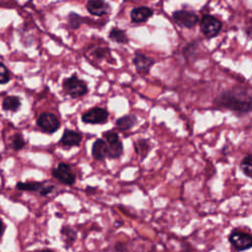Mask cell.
<instances>
[{
  "instance_id": "obj_22",
  "label": "cell",
  "mask_w": 252,
  "mask_h": 252,
  "mask_svg": "<svg viewBox=\"0 0 252 252\" xmlns=\"http://www.w3.org/2000/svg\"><path fill=\"white\" fill-rule=\"evenodd\" d=\"M93 55L95 59L97 60H101V59H105L106 57H111V52L107 47H101L98 46L96 48L94 49Z\"/></svg>"
},
{
  "instance_id": "obj_2",
  "label": "cell",
  "mask_w": 252,
  "mask_h": 252,
  "mask_svg": "<svg viewBox=\"0 0 252 252\" xmlns=\"http://www.w3.org/2000/svg\"><path fill=\"white\" fill-rule=\"evenodd\" d=\"M62 89L66 94L72 98H78L88 94L89 88L85 81L80 79L76 74L67 77L62 82Z\"/></svg>"
},
{
  "instance_id": "obj_20",
  "label": "cell",
  "mask_w": 252,
  "mask_h": 252,
  "mask_svg": "<svg viewBox=\"0 0 252 252\" xmlns=\"http://www.w3.org/2000/svg\"><path fill=\"white\" fill-rule=\"evenodd\" d=\"M83 23H84V18L81 15H79L75 12H71L68 14L67 25H68L69 29L77 30L83 25Z\"/></svg>"
},
{
  "instance_id": "obj_15",
  "label": "cell",
  "mask_w": 252,
  "mask_h": 252,
  "mask_svg": "<svg viewBox=\"0 0 252 252\" xmlns=\"http://www.w3.org/2000/svg\"><path fill=\"white\" fill-rule=\"evenodd\" d=\"M137 123V117L133 114H127L121 116L115 121V126L120 131H128L132 129Z\"/></svg>"
},
{
  "instance_id": "obj_16",
  "label": "cell",
  "mask_w": 252,
  "mask_h": 252,
  "mask_svg": "<svg viewBox=\"0 0 252 252\" xmlns=\"http://www.w3.org/2000/svg\"><path fill=\"white\" fill-rule=\"evenodd\" d=\"M133 145L135 153L141 158V159H144L151 151V143L149 139H138Z\"/></svg>"
},
{
  "instance_id": "obj_21",
  "label": "cell",
  "mask_w": 252,
  "mask_h": 252,
  "mask_svg": "<svg viewBox=\"0 0 252 252\" xmlns=\"http://www.w3.org/2000/svg\"><path fill=\"white\" fill-rule=\"evenodd\" d=\"M251 155L248 154L246 155L240 161L239 167L241 169V171L243 172V174L247 177L251 176Z\"/></svg>"
},
{
  "instance_id": "obj_19",
  "label": "cell",
  "mask_w": 252,
  "mask_h": 252,
  "mask_svg": "<svg viewBox=\"0 0 252 252\" xmlns=\"http://www.w3.org/2000/svg\"><path fill=\"white\" fill-rule=\"evenodd\" d=\"M45 182H19L17 183L16 187L19 190L22 191H38L40 192V190L44 187Z\"/></svg>"
},
{
  "instance_id": "obj_5",
  "label": "cell",
  "mask_w": 252,
  "mask_h": 252,
  "mask_svg": "<svg viewBox=\"0 0 252 252\" xmlns=\"http://www.w3.org/2000/svg\"><path fill=\"white\" fill-rule=\"evenodd\" d=\"M172 19L177 26L186 29L194 28L199 22L198 15L190 10L174 11L172 13Z\"/></svg>"
},
{
  "instance_id": "obj_1",
  "label": "cell",
  "mask_w": 252,
  "mask_h": 252,
  "mask_svg": "<svg viewBox=\"0 0 252 252\" xmlns=\"http://www.w3.org/2000/svg\"><path fill=\"white\" fill-rule=\"evenodd\" d=\"M251 94L243 89L233 88L219 94L214 103L219 107L225 108L237 114H246L251 111Z\"/></svg>"
},
{
  "instance_id": "obj_17",
  "label": "cell",
  "mask_w": 252,
  "mask_h": 252,
  "mask_svg": "<svg viewBox=\"0 0 252 252\" xmlns=\"http://www.w3.org/2000/svg\"><path fill=\"white\" fill-rule=\"evenodd\" d=\"M108 37L112 41L119 44H126L129 42V38L126 32L117 27H113L110 29V31L108 32Z\"/></svg>"
},
{
  "instance_id": "obj_26",
  "label": "cell",
  "mask_w": 252,
  "mask_h": 252,
  "mask_svg": "<svg viewBox=\"0 0 252 252\" xmlns=\"http://www.w3.org/2000/svg\"><path fill=\"white\" fill-rule=\"evenodd\" d=\"M2 231H3V222H2V220H0V235L2 234Z\"/></svg>"
},
{
  "instance_id": "obj_3",
  "label": "cell",
  "mask_w": 252,
  "mask_h": 252,
  "mask_svg": "<svg viewBox=\"0 0 252 252\" xmlns=\"http://www.w3.org/2000/svg\"><path fill=\"white\" fill-rule=\"evenodd\" d=\"M222 28V23L220 19L213 15L205 14L200 20V30L201 32L207 37L212 38L217 36Z\"/></svg>"
},
{
  "instance_id": "obj_18",
  "label": "cell",
  "mask_w": 252,
  "mask_h": 252,
  "mask_svg": "<svg viewBox=\"0 0 252 252\" xmlns=\"http://www.w3.org/2000/svg\"><path fill=\"white\" fill-rule=\"evenodd\" d=\"M21 106V99L18 96L11 95L4 98L2 107L4 110L8 111H17Z\"/></svg>"
},
{
  "instance_id": "obj_12",
  "label": "cell",
  "mask_w": 252,
  "mask_h": 252,
  "mask_svg": "<svg viewBox=\"0 0 252 252\" xmlns=\"http://www.w3.org/2000/svg\"><path fill=\"white\" fill-rule=\"evenodd\" d=\"M154 15V10L148 6H139L133 8L130 12V19L135 24H142L147 22Z\"/></svg>"
},
{
  "instance_id": "obj_13",
  "label": "cell",
  "mask_w": 252,
  "mask_h": 252,
  "mask_svg": "<svg viewBox=\"0 0 252 252\" xmlns=\"http://www.w3.org/2000/svg\"><path fill=\"white\" fill-rule=\"evenodd\" d=\"M82 140H83L82 133L71 130V129H65L59 142L62 146L71 148V147L79 146L81 144Z\"/></svg>"
},
{
  "instance_id": "obj_14",
  "label": "cell",
  "mask_w": 252,
  "mask_h": 252,
  "mask_svg": "<svg viewBox=\"0 0 252 252\" xmlns=\"http://www.w3.org/2000/svg\"><path fill=\"white\" fill-rule=\"evenodd\" d=\"M92 156L95 160H103L108 156L107 145L102 138L96 139L92 146Z\"/></svg>"
},
{
  "instance_id": "obj_6",
  "label": "cell",
  "mask_w": 252,
  "mask_h": 252,
  "mask_svg": "<svg viewBox=\"0 0 252 252\" xmlns=\"http://www.w3.org/2000/svg\"><path fill=\"white\" fill-rule=\"evenodd\" d=\"M37 126L47 134H53L60 128V120L52 112H43L36 119Z\"/></svg>"
},
{
  "instance_id": "obj_9",
  "label": "cell",
  "mask_w": 252,
  "mask_h": 252,
  "mask_svg": "<svg viewBox=\"0 0 252 252\" xmlns=\"http://www.w3.org/2000/svg\"><path fill=\"white\" fill-rule=\"evenodd\" d=\"M231 245L238 251H244L252 246V237L249 233L243 232L238 229L232 230L228 237Z\"/></svg>"
},
{
  "instance_id": "obj_27",
  "label": "cell",
  "mask_w": 252,
  "mask_h": 252,
  "mask_svg": "<svg viewBox=\"0 0 252 252\" xmlns=\"http://www.w3.org/2000/svg\"><path fill=\"white\" fill-rule=\"evenodd\" d=\"M39 252H52L50 250H43V251H39Z\"/></svg>"
},
{
  "instance_id": "obj_8",
  "label": "cell",
  "mask_w": 252,
  "mask_h": 252,
  "mask_svg": "<svg viewBox=\"0 0 252 252\" xmlns=\"http://www.w3.org/2000/svg\"><path fill=\"white\" fill-rule=\"evenodd\" d=\"M52 175L65 185H73L76 182V175L71 166L66 162H59L58 165L52 169Z\"/></svg>"
},
{
  "instance_id": "obj_24",
  "label": "cell",
  "mask_w": 252,
  "mask_h": 252,
  "mask_svg": "<svg viewBox=\"0 0 252 252\" xmlns=\"http://www.w3.org/2000/svg\"><path fill=\"white\" fill-rule=\"evenodd\" d=\"M10 81V73L7 67L0 62V84H6Z\"/></svg>"
},
{
  "instance_id": "obj_23",
  "label": "cell",
  "mask_w": 252,
  "mask_h": 252,
  "mask_svg": "<svg viewBox=\"0 0 252 252\" xmlns=\"http://www.w3.org/2000/svg\"><path fill=\"white\" fill-rule=\"evenodd\" d=\"M25 145H26V141L23 138L22 134L17 133L13 136V138H12V147H13L14 150L19 151V150L23 149L25 147Z\"/></svg>"
},
{
  "instance_id": "obj_10",
  "label": "cell",
  "mask_w": 252,
  "mask_h": 252,
  "mask_svg": "<svg viewBox=\"0 0 252 252\" xmlns=\"http://www.w3.org/2000/svg\"><path fill=\"white\" fill-rule=\"evenodd\" d=\"M132 61H133L136 71L140 74H148L150 72L151 68L156 63V61L152 57H149L146 54L138 52V51L135 52Z\"/></svg>"
},
{
  "instance_id": "obj_25",
  "label": "cell",
  "mask_w": 252,
  "mask_h": 252,
  "mask_svg": "<svg viewBox=\"0 0 252 252\" xmlns=\"http://www.w3.org/2000/svg\"><path fill=\"white\" fill-rule=\"evenodd\" d=\"M55 189V187L53 186V185H49V186H44L41 190H40V192H39V194L41 195V196H46V195H48V194H50L53 190Z\"/></svg>"
},
{
  "instance_id": "obj_11",
  "label": "cell",
  "mask_w": 252,
  "mask_h": 252,
  "mask_svg": "<svg viewBox=\"0 0 252 252\" xmlns=\"http://www.w3.org/2000/svg\"><path fill=\"white\" fill-rule=\"evenodd\" d=\"M88 12L96 17H102L110 13L111 7L108 3L102 0H89L86 4Z\"/></svg>"
},
{
  "instance_id": "obj_7",
  "label": "cell",
  "mask_w": 252,
  "mask_h": 252,
  "mask_svg": "<svg viewBox=\"0 0 252 252\" xmlns=\"http://www.w3.org/2000/svg\"><path fill=\"white\" fill-rule=\"evenodd\" d=\"M108 111L103 107H92L82 114V121L86 124H103L108 119Z\"/></svg>"
},
{
  "instance_id": "obj_4",
  "label": "cell",
  "mask_w": 252,
  "mask_h": 252,
  "mask_svg": "<svg viewBox=\"0 0 252 252\" xmlns=\"http://www.w3.org/2000/svg\"><path fill=\"white\" fill-rule=\"evenodd\" d=\"M104 141L108 149V158H119L123 154V144L117 133L113 131H107L103 134Z\"/></svg>"
}]
</instances>
